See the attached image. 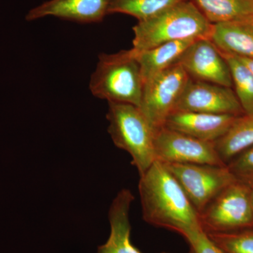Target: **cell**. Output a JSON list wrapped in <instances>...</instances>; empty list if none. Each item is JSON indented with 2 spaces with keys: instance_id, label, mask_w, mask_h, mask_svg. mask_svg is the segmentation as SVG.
Wrapping results in <instances>:
<instances>
[{
  "instance_id": "13",
  "label": "cell",
  "mask_w": 253,
  "mask_h": 253,
  "mask_svg": "<svg viewBox=\"0 0 253 253\" xmlns=\"http://www.w3.org/2000/svg\"><path fill=\"white\" fill-rule=\"evenodd\" d=\"M134 199L131 191L124 189L113 200L109 212V237L98 248L97 253H141L131 241L129 211Z\"/></svg>"
},
{
  "instance_id": "8",
  "label": "cell",
  "mask_w": 253,
  "mask_h": 253,
  "mask_svg": "<svg viewBox=\"0 0 253 253\" xmlns=\"http://www.w3.org/2000/svg\"><path fill=\"white\" fill-rule=\"evenodd\" d=\"M155 153L156 161L163 163L226 166L214 142L201 140L166 126L156 132Z\"/></svg>"
},
{
  "instance_id": "18",
  "label": "cell",
  "mask_w": 253,
  "mask_h": 253,
  "mask_svg": "<svg viewBox=\"0 0 253 253\" xmlns=\"http://www.w3.org/2000/svg\"><path fill=\"white\" fill-rule=\"evenodd\" d=\"M228 63L233 87L245 114H253V74L234 55L221 52Z\"/></svg>"
},
{
  "instance_id": "6",
  "label": "cell",
  "mask_w": 253,
  "mask_h": 253,
  "mask_svg": "<svg viewBox=\"0 0 253 253\" xmlns=\"http://www.w3.org/2000/svg\"><path fill=\"white\" fill-rule=\"evenodd\" d=\"M199 214L236 181L226 166L164 163Z\"/></svg>"
},
{
  "instance_id": "5",
  "label": "cell",
  "mask_w": 253,
  "mask_h": 253,
  "mask_svg": "<svg viewBox=\"0 0 253 253\" xmlns=\"http://www.w3.org/2000/svg\"><path fill=\"white\" fill-rule=\"evenodd\" d=\"M207 234H230L253 229L250 186L235 181L226 187L199 214Z\"/></svg>"
},
{
  "instance_id": "21",
  "label": "cell",
  "mask_w": 253,
  "mask_h": 253,
  "mask_svg": "<svg viewBox=\"0 0 253 253\" xmlns=\"http://www.w3.org/2000/svg\"><path fill=\"white\" fill-rule=\"evenodd\" d=\"M236 181L251 186L253 184V146L244 150L226 165Z\"/></svg>"
},
{
  "instance_id": "17",
  "label": "cell",
  "mask_w": 253,
  "mask_h": 253,
  "mask_svg": "<svg viewBox=\"0 0 253 253\" xmlns=\"http://www.w3.org/2000/svg\"><path fill=\"white\" fill-rule=\"evenodd\" d=\"M212 24L253 14V0H191Z\"/></svg>"
},
{
  "instance_id": "4",
  "label": "cell",
  "mask_w": 253,
  "mask_h": 253,
  "mask_svg": "<svg viewBox=\"0 0 253 253\" xmlns=\"http://www.w3.org/2000/svg\"><path fill=\"white\" fill-rule=\"evenodd\" d=\"M108 131L119 149L130 155L131 163L139 175L144 174L156 161L155 136L156 131L137 106L109 102L106 115Z\"/></svg>"
},
{
  "instance_id": "22",
  "label": "cell",
  "mask_w": 253,
  "mask_h": 253,
  "mask_svg": "<svg viewBox=\"0 0 253 253\" xmlns=\"http://www.w3.org/2000/svg\"><path fill=\"white\" fill-rule=\"evenodd\" d=\"M184 239L193 253H221L202 229L191 233Z\"/></svg>"
},
{
  "instance_id": "16",
  "label": "cell",
  "mask_w": 253,
  "mask_h": 253,
  "mask_svg": "<svg viewBox=\"0 0 253 253\" xmlns=\"http://www.w3.org/2000/svg\"><path fill=\"white\" fill-rule=\"evenodd\" d=\"M214 145L226 166L237 155L253 146V114L237 116L228 131Z\"/></svg>"
},
{
  "instance_id": "3",
  "label": "cell",
  "mask_w": 253,
  "mask_h": 253,
  "mask_svg": "<svg viewBox=\"0 0 253 253\" xmlns=\"http://www.w3.org/2000/svg\"><path fill=\"white\" fill-rule=\"evenodd\" d=\"M144 86L140 66L132 49L100 54L89 81V89L96 97L137 107Z\"/></svg>"
},
{
  "instance_id": "23",
  "label": "cell",
  "mask_w": 253,
  "mask_h": 253,
  "mask_svg": "<svg viewBox=\"0 0 253 253\" xmlns=\"http://www.w3.org/2000/svg\"><path fill=\"white\" fill-rule=\"evenodd\" d=\"M243 63L246 65V67L249 68L251 73L253 74V59H249V58L239 57L236 56Z\"/></svg>"
},
{
  "instance_id": "7",
  "label": "cell",
  "mask_w": 253,
  "mask_h": 253,
  "mask_svg": "<svg viewBox=\"0 0 253 253\" xmlns=\"http://www.w3.org/2000/svg\"><path fill=\"white\" fill-rule=\"evenodd\" d=\"M189 79L177 63L144 83L139 108L155 131L165 126Z\"/></svg>"
},
{
  "instance_id": "24",
  "label": "cell",
  "mask_w": 253,
  "mask_h": 253,
  "mask_svg": "<svg viewBox=\"0 0 253 253\" xmlns=\"http://www.w3.org/2000/svg\"><path fill=\"white\" fill-rule=\"evenodd\" d=\"M250 199H251V206L253 211V184L250 186Z\"/></svg>"
},
{
  "instance_id": "20",
  "label": "cell",
  "mask_w": 253,
  "mask_h": 253,
  "mask_svg": "<svg viewBox=\"0 0 253 253\" xmlns=\"http://www.w3.org/2000/svg\"><path fill=\"white\" fill-rule=\"evenodd\" d=\"M207 235L221 253H253V229Z\"/></svg>"
},
{
  "instance_id": "14",
  "label": "cell",
  "mask_w": 253,
  "mask_h": 253,
  "mask_svg": "<svg viewBox=\"0 0 253 253\" xmlns=\"http://www.w3.org/2000/svg\"><path fill=\"white\" fill-rule=\"evenodd\" d=\"M211 41L221 52L253 59V14L213 24Z\"/></svg>"
},
{
  "instance_id": "25",
  "label": "cell",
  "mask_w": 253,
  "mask_h": 253,
  "mask_svg": "<svg viewBox=\"0 0 253 253\" xmlns=\"http://www.w3.org/2000/svg\"><path fill=\"white\" fill-rule=\"evenodd\" d=\"M189 253H192V251H190V252Z\"/></svg>"
},
{
  "instance_id": "9",
  "label": "cell",
  "mask_w": 253,
  "mask_h": 253,
  "mask_svg": "<svg viewBox=\"0 0 253 253\" xmlns=\"http://www.w3.org/2000/svg\"><path fill=\"white\" fill-rule=\"evenodd\" d=\"M174 111L236 116L245 114L233 88L190 78Z\"/></svg>"
},
{
  "instance_id": "12",
  "label": "cell",
  "mask_w": 253,
  "mask_h": 253,
  "mask_svg": "<svg viewBox=\"0 0 253 253\" xmlns=\"http://www.w3.org/2000/svg\"><path fill=\"white\" fill-rule=\"evenodd\" d=\"M237 116L233 115L174 111L165 126L201 140L215 142L229 129Z\"/></svg>"
},
{
  "instance_id": "15",
  "label": "cell",
  "mask_w": 253,
  "mask_h": 253,
  "mask_svg": "<svg viewBox=\"0 0 253 253\" xmlns=\"http://www.w3.org/2000/svg\"><path fill=\"white\" fill-rule=\"evenodd\" d=\"M195 41L169 42L141 51L133 49L140 66L144 83L179 62L184 51Z\"/></svg>"
},
{
  "instance_id": "11",
  "label": "cell",
  "mask_w": 253,
  "mask_h": 253,
  "mask_svg": "<svg viewBox=\"0 0 253 253\" xmlns=\"http://www.w3.org/2000/svg\"><path fill=\"white\" fill-rule=\"evenodd\" d=\"M110 0H48L32 9L28 21L56 17L80 23L101 22L109 14Z\"/></svg>"
},
{
  "instance_id": "1",
  "label": "cell",
  "mask_w": 253,
  "mask_h": 253,
  "mask_svg": "<svg viewBox=\"0 0 253 253\" xmlns=\"http://www.w3.org/2000/svg\"><path fill=\"white\" fill-rule=\"evenodd\" d=\"M139 192L143 219L148 224L184 238L202 229L199 212L164 163L155 161L140 175Z\"/></svg>"
},
{
  "instance_id": "2",
  "label": "cell",
  "mask_w": 253,
  "mask_h": 253,
  "mask_svg": "<svg viewBox=\"0 0 253 253\" xmlns=\"http://www.w3.org/2000/svg\"><path fill=\"white\" fill-rule=\"evenodd\" d=\"M213 24L191 0H184L133 27V47L144 51L169 42L211 39Z\"/></svg>"
},
{
  "instance_id": "19",
  "label": "cell",
  "mask_w": 253,
  "mask_h": 253,
  "mask_svg": "<svg viewBox=\"0 0 253 253\" xmlns=\"http://www.w3.org/2000/svg\"><path fill=\"white\" fill-rule=\"evenodd\" d=\"M184 0H110L108 13L129 15L142 21Z\"/></svg>"
},
{
  "instance_id": "10",
  "label": "cell",
  "mask_w": 253,
  "mask_h": 253,
  "mask_svg": "<svg viewBox=\"0 0 253 253\" xmlns=\"http://www.w3.org/2000/svg\"><path fill=\"white\" fill-rule=\"evenodd\" d=\"M178 63L190 78L233 88L228 63L211 39L203 38L195 41Z\"/></svg>"
}]
</instances>
